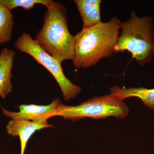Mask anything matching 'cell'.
<instances>
[{
  "label": "cell",
  "mask_w": 154,
  "mask_h": 154,
  "mask_svg": "<svg viewBox=\"0 0 154 154\" xmlns=\"http://www.w3.org/2000/svg\"><path fill=\"white\" fill-rule=\"evenodd\" d=\"M121 21L114 17L108 22H100L82 29L75 36L74 65L77 69L94 66L102 59L115 52Z\"/></svg>",
  "instance_id": "obj_1"
},
{
  "label": "cell",
  "mask_w": 154,
  "mask_h": 154,
  "mask_svg": "<svg viewBox=\"0 0 154 154\" xmlns=\"http://www.w3.org/2000/svg\"><path fill=\"white\" fill-rule=\"evenodd\" d=\"M47 8L43 26L36 33L35 40L45 52L59 61H73L75 38L68 27L66 8L53 1Z\"/></svg>",
  "instance_id": "obj_2"
},
{
  "label": "cell",
  "mask_w": 154,
  "mask_h": 154,
  "mask_svg": "<svg viewBox=\"0 0 154 154\" xmlns=\"http://www.w3.org/2000/svg\"><path fill=\"white\" fill-rule=\"evenodd\" d=\"M121 33L119 36L115 52L127 51L132 59L143 67L154 56V30L152 19L150 16L140 18L134 11L126 22H120Z\"/></svg>",
  "instance_id": "obj_3"
},
{
  "label": "cell",
  "mask_w": 154,
  "mask_h": 154,
  "mask_svg": "<svg viewBox=\"0 0 154 154\" xmlns=\"http://www.w3.org/2000/svg\"><path fill=\"white\" fill-rule=\"evenodd\" d=\"M129 109L123 101L111 94L94 97L77 106H66L59 103L54 116H62L65 119L76 121L85 118L103 119L110 116L124 118L128 115Z\"/></svg>",
  "instance_id": "obj_4"
},
{
  "label": "cell",
  "mask_w": 154,
  "mask_h": 154,
  "mask_svg": "<svg viewBox=\"0 0 154 154\" xmlns=\"http://www.w3.org/2000/svg\"><path fill=\"white\" fill-rule=\"evenodd\" d=\"M14 45L17 50L29 54L50 72L59 86L65 100L74 99L79 94L82 88L66 78L62 67V63L45 52L28 33H22Z\"/></svg>",
  "instance_id": "obj_5"
},
{
  "label": "cell",
  "mask_w": 154,
  "mask_h": 154,
  "mask_svg": "<svg viewBox=\"0 0 154 154\" xmlns=\"http://www.w3.org/2000/svg\"><path fill=\"white\" fill-rule=\"evenodd\" d=\"M60 100L55 99L48 105H22L18 106L19 111L12 112L2 108L3 113L12 119L27 120L43 124H48V119L54 116V113Z\"/></svg>",
  "instance_id": "obj_6"
},
{
  "label": "cell",
  "mask_w": 154,
  "mask_h": 154,
  "mask_svg": "<svg viewBox=\"0 0 154 154\" xmlns=\"http://www.w3.org/2000/svg\"><path fill=\"white\" fill-rule=\"evenodd\" d=\"M51 125L43 124L27 120L12 119L6 127L8 134L12 136H18L21 142V154H25L28 140L37 131L53 127Z\"/></svg>",
  "instance_id": "obj_7"
},
{
  "label": "cell",
  "mask_w": 154,
  "mask_h": 154,
  "mask_svg": "<svg viewBox=\"0 0 154 154\" xmlns=\"http://www.w3.org/2000/svg\"><path fill=\"white\" fill-rule=\"evenodd\" d=\"M16 54L14 51L7 48H3L0 54V96L3 99L13 89L12 70Z\"/></svg>",
  "instance_id": "obj_8"
},
{
  "label": "cell",
  "mask_w": 154,
  "mask_h": 154,
  "mask_svg": "<svg viewBox=\"0 0 154 154\" xmlns=\"http://www.w3.org/2000/svg\"><path fill=\"white\" fill-rule=\"evenodd\" d=\"M83 21L82 29L91 28L101 21V0H75Z\"/></svg>",
  "instance_id": "obj_9"
},
{
  "label": "cell",
  "mask_w": 154,
  "mask_h": 154,
  "mask_svg": "<svg viewBox=\"0 0 154 154\" xmlns=\"http://www.w3.org/2000/svg\"><path fill=\"white\" fill-rule=\"evenodd\" d=\"M110 94L119 100H123L129 97H136L142 101L146 107L154 110V88L149 89L140 88L120 87L116 86L110 88Z\"/></svg>",
  "instance_id": "obj_10"
},
{
  "label": "cell",
  "mask_w": 154,
  "mask_h": 154,
  "mask_svg": "<svg viewBox=\"0 0 154 154\" xmlns=\"http://www.w3.org/2000/svg\"><path fill=\"white\" fill-rule=\"evenodd\" d=\"M14 24V15L11 11L0 4V45L12 39Z\"/></svg>",
  "instance_id": "obj_11"
},
{
  "label": "cell",
  "mask_w": 154,
  "mask_h": 154,
  "mask_svg": "<svg viewBox=\"0 0 154 154\" xmlns=\"http://www.w3.org/2000/svg\"><path fill=\"white\" fill-rule=\"evenodd\" d=\"M53 2L52 0H0V4L5 6L11 11L17 8H22L28 11L38 4L48 8Z\"/></svg>",
  "instance_id": "obj_12"
}]
</instances>
